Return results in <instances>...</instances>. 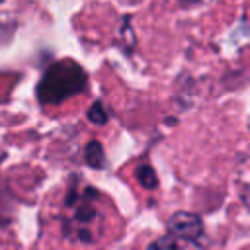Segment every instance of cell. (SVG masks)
<instances>
[{"mask_svg": "<svg viewBox=\"0 0 250 250\" xmlns=\"http://www.w3.org/2000/svg\"><path fill=\"white\" fill-rule=\"evenodd\" d=\"M84 158H86V164L90 168H96V170H102L105 166V152L102 148V145L98 141H90L86 145V150H84Z\"/></svg>", "mask_w": 250, "mask_h": 250, "instance_id": "3957f363", "label": "cell"}, {"mask_svg": "<svg viewBox=\"0 0 250 250\" xmlns=\"http://www.w3.org/2000/svg\"><path fill=\"white\" fill-rule=\"evenodd\" d=\"M146 250H178V244L172 234H166V236H160L154 242H150Z\"/></svg>", "mask_w": 250, "mask_h": 250, "instance_id": "8992f818", "label": "cell"}, {"mask_svg": "<svg viewBox=\"0 0 250 250\" xmlns=\"http://www.w3.org/2000/svg\"><path fill=\"white\" fill-rule=\"evenodd\" d=\"M88 78L82 66L72 61H59L51 64L37 84V100L41 104H61L86 90Z\"/></svg>", "mask_w": 250, "mask_h": 250, "instance_id": "6da1fadb", "label": "cell"}, {"mask_svg": "<svg viewBox=\"0 0 250 250\" xmlns=\"http://www.w3.org/2000/svg\"><path fill=\"white\" fill-rule=\"evenodd\" d=\"M135 176H137L139 184H141L145 189H154V188H156V184H158L156 174H154V170H152L148 164H139V166H137Z\"/></svg>", "mask_w": 250, "mask_h": 250, "instance_id": "277c9868", "label": "cell"}, {"mask_svg": "<svg viewBox=\"0 0 250 250\" xmlns=\"http://www.w3.org/2000/svg\"><path fill=\"white\" fill-rule=\"evenodd\" d=\"M88 119L94 125H105L107 123V111L104 109V105L100 102H94V105L88 109Z\"/></svg>", "mask_w": 250, "mask_h": 250, "instance_id": "5b68a950", "label": "cell"}, {"mask_svg": "<svg viewBox=\"0 0 250 250\" xmlns=\"http://www.w3.org/2000/svg\"><path fill=\"white\" fill-rule=\"evenodd\" d=\"M0 2H2V0H0Z\"/></svg>", "mask_w": 250, "mask_h": 250, "instance_id": "52a82bcc", "label": "cell"}, {"mask_svg": "<svg viewBox=\"0 0 250 250\" xmlns=\"http://www.w3.org/2000/svg\"><path fill=\"white\" fill-rule=\"evenodd\" d=\"M168 227H170V234L180 236V238L193 242V244H199V240L203 236V221L195 213L178 211L170 217Z\"/></svg>", "mask_w": 250, "mask_h": 250, "instance_id": "7a4b0ae2", "label": "cell"}]
</instances>
